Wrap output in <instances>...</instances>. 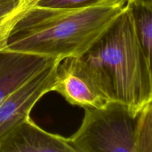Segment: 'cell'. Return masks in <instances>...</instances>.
<instances>
[{"mask_svg": "<svg viewBox=\"0 0 152 152\" xmlns=\"http://www.w3.org/2000/svg\"><path fill=\"white\" fill-rule=\"evenodd\" d=\"M127 3H132L152 8V0H127Z\"/></svg>", "mask_w": 152, "mask_h": 152, "instance_id": "cell-12", "label": "cell"}, {"mask_svg": "<svg viewBox=\"0 0 152 152\" xmlns=\"http://www.w3.org/2000/svg\"><path fill=\"white\" fill-rule=\"evenodd\" d=\"M61 60L53 59L47 67L13 91L0 105V146L6 138L30 118L35 104L53 91L56 68Z\"/></svg>", "mask_w": 152, "mask_h": 152, "instance_id": "cell-4", "label": "cell"}, {"mask_svg": "<svg viewBox=\"0 0 152 152\" xmlns=\"http://www.w3.org/2000/svg\"><path fill=\"white\" fill-rule=\"evenodd\" d=\"M84 109L81 126L69 138L76 152H135L139 114L114 101Z\"/></svg>", "mask_w": 152, "mask_h": 152, "instance_id": "cell-3", "label": "cell"}, {"mask_svg": "<svg viewBox=\"0 0 152 152\" xmlns=\"http://www.w3.org/2000/svg\"><path fill=\"white\" fill-rule=\"evenodd\" d=\"M28 7V0H0V50L7 49L12 27Z\"/></svg>", "mask_w": 152, "mask_h": 152, "instance_id": "cell-9", "label": "cell"}, {"mask_svg": "<svg viewBox=\"0 0 152 152\" xmlns=\"http://www.w3.org/2000/svg\"><path fill=\"white\" fill-rule=\"evenodd\" d=\"M53 59L9 49L0 50V105Z\"/></svg>", "mask_w": 152, "mask_h": 152, "instance_id": "cell-6", "label": "cell"}, {"mask_svg": "<svg viewBox=\"0 0 152 152\" xmlns=\"http://www.w3.org/2000/svg\"><path fill=\"white\" fill-rule=\"evenodd\" d=\"M53 91L60 94L73 105L102 107L108 102L80 57H68L56 68Z\"/></svg>", "mask_w": 152, "mask_h": 152, "instance_id": "cell-5", "label": "cell"}, {"mask_svg": "<svg viewBox=\"0 0 152 152\" xmlns=\"http://www.w3.org/2000/svg\"><path fill=\"white\" fill-rule=\"evenodd\" d=\"M80 59L108 101L139 114L152 99L149 69L127 4Z\"/></svg>", "mask_w": 152, "mask_h": 152, "instance_id": "cell-2", "label": "cell"}, {"mask_svg": "<svg viewBox=\"0 0 152 152\" xmlns=\"http://www.w3.org/2000/svg\"><path fill=\"white\" fill-rule=\"evenodd\" d=\"M0 152H76L69 138L49 133L30 118L3 142Z\"/></svg>", "mask_w": 152, "mask_h": 152, "instance_id": "cell-7", "label": "cell"}, {"mask_svg": "<svg viewBox=\"0 0 152 152\" xmlns=\"http://www.w3.org/2000/svg\"><path fill=\"white\" fill-rule=\"evenodd\" d=\"M127 6L148 64L152 83V8L132 3H127Z\"/></svg>", "mask_w": 152, "mask_h": 152, "instance_id": "cell-8", "label": "cell"}, {"mask_svg": "<svg viewBox=\"0 0 152 152\" xmlns=\"http://www.w3.org/2000/svg\"><path fill=\"white\" fill-rule=\"evenodd\" d=\"M135 152H152V99L139 113L135 134Z\"/></svg>", "mask_w": 152, "mask_h": 152, "instance_id": "cell-10", "label": "cell"}, {"mask_svg": "<svg viewBox=\"0 0 152 152\" xmlns=\"http://www.w3.org/2000/svg\"><path fill=\"white\" fill-rule=\"evenodd\" d=\"M127 0L83 8L28 6L12 27L7 49L62 60L80 57L123 11Z\"/></svg>", "mask_w": 152, "mask_h": 152, "instance_id": "cell-1", "label": "cell"}, {"mask_svg": "<svg viewBox=\"0 0 152 152\" xmlns=\"http://www.w3.org/2000/svg\"><path fill=\"white\" fill-rule=\"evenodd\" d=\"M112 0H28V6L54 8H83Z\"/></svg>", "mask_w": 152, "mask_h": 152, "instance_id": "cell-11", "label": "cell"}]
</instances>
